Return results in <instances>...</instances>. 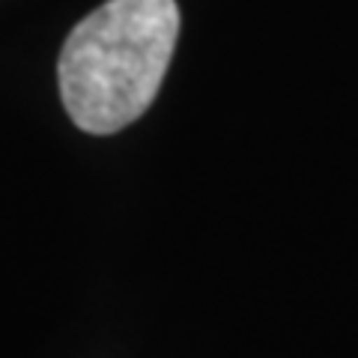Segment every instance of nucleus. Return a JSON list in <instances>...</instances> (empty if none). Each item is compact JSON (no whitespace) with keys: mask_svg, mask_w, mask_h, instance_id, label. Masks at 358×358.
<instances>
[{"mask_svg":"<svg viewBox=\"0 0 358 358\" xmlns=\"http://www.w3.org/2000/svg\"><path fill=\"white\" fill-rule=\"evenodd\" d=\"M179 39L176 0H105L63 42V108L87 134H114L147 114Z\"/></svg>","mask_w":358,"mask_h":358,"instance_id":"1","label":"nucleus"}]
</instances>
